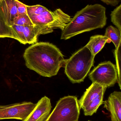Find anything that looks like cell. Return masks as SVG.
<instances>
[{"label": "cell", "mask_w": 121, "mask_h": 121, "mask_svg": "<svg viewBox=\"0 0 121 121\" xmlns=\"http://www.w3.org/2000/svg\"><path fill=\"white\" fill-rule=\"evenodd\" d=\"M27 10L28 15L33 25L40 29V35L51 33L55 29L62 30L72 19L60 9L52 11L37 5H27Z\"/></svg>", "instance_id": "3"}, {"label": "cell", "mask_w": 121, "mask_h": 121, "mask_svg": "<svg viewBox=\"0 0 121 121\" xmlns=\"http://www.w3.org/2000/svg\"><path fill=\"white\" fill-rule=\"evenodd\" d=\"M101 0L108 5H111L113 6H116L121 2V0Z\"/></svg>", "instance_id": "19"}, {"label": "cell", "mask_w": 121, "mask_h": 121, "mask_svg": "<svg viewBox=\"0 0 121 121\" xmlns=\"http://www.w3.org/2000/svg\"><path fill=\"white\" fill-rule=\"evenodd\" d=\"M17 35L18 42L23 44H34L37 42L40 30L35 26H21L13 25L11 26Z\"/></svg>", "instance_id": "9"}, {"label": "cell", "mask_w": 121, "mask_h": 121, "mask_svg": "<svg viewBox=\"0 0 121 121\" xmlns=\"http://www.w3.org/2000/svg\"></svg>", "instance_id": "21"}, {"label": "cell", "mask_w": 121, "mask_h": 121, "mask_svg": "<svg viewBox=\"0 0 121 121\" xmlns=\"http://www.w3.org/2000/svg\"><path fill=\"white\" fill-rule=\"evenodd\" d=\"M92 82H96L106 87L113 86L118 82L116 66L111 61L99 63L89 74Z\"/></svg>", "instance_id": "7"}, {"label": "cell", "mask_w": 121, "mask_h": 121, "mask_svg": "<svg viewBox=\"0 0 121 121\" xmlns=\"http://www.w3.org/2000/svg\"><path fill=\"white\" fill-rule=\"evenodd\" d=\"M15 0L17 11L18 15L27 14V5L21 3L18 0Z\"/></svg>", "instance_id": "18"}, {"label": "cell", "mask_w": 121, "mask_h": 121, "mask_svg": "<svg viewBox=\"0 0 121 121\" xmlns=\"http://www.w3.org/2000/svg\"><path fill=\"white\" fill-rule=\"evenodd\" d=\"M0 14L6 25L11 27L18 15L15 0H2L0 1Z\"/></svg>", "instance_id": "12"}, {"label": "cell", "mask_w": 121, "mask_h": 121, "mask_svg": "<svg viewBox=\"0 0 121 121\" xmlns=\"http://www.w3.org/2000/svg\"><path fill=\"white\" fill-rule=\"evenodd\" d=\"M80 109L76 97L66 96L57 102L45 121H78Z\"/></svg>", "instance_id": "5"}, {"label": "cell", "mask_w": 121, "mask_h": 121, "mask_svg": "<svg viewBox=\"0 0 121 121\" xmlns=\"http://www.w3.org/2000/svg\"><path fill=\"white\" fill-rule=\"evenodd\" d=\"M111 16L112 22L121 32V4L112 12Z\"/></svg>", "instance_id": "16"}, {"label": "cell", "mask_w": 121, "mask_h": 121, "mask_svg": "<svg viewBox=\"0 0 121 121\" xmlns=\"http://www.w3.org/2000/svg\"><path fill=\"white\" fill-rule=\"evenodd\" d=\"M36 105L31 102H23L7 105H0V120H24Z\"/></svg>", "instance_id": "8"}, {"label": "cell", "mask_w": 121, "mask_h": 121, "mask_svg": "<svg viewBox=\"0 0 121 121\" xmlns=\"http://www.w3.org/2000/svg\"><path fill=\"white\" fill-rule=\"evenodd\" d=\"M52 108L50 99L45 96L38 102L33 110L22 121H45Z\"/></svg>", "instance_id": "10"}, {"label": "cell", "mask_w": 121, "mask_h": 121, "mask_svg": "<svg viewBox=\"0 0 121 121\" xmlns=\"http://www.w3.org/2000/svg\"><path fill=\"white\" fill-rule=\"evenodd\" d=\"M94 56L86 46L74 53L69 59L65 60V73L73 83L84 81L94 65Z\"/></svg>", "instance_id": "4"}, {"label": "cell", "mask_w": 121, "mask_h": 121, "mask_svg": "<svg viewBox=\"0 0 121 121\" xmlns=\"http://www.w3.org/2000/svg\"><path fill=\"white\" fill-rule=\"evenodd\" d=\"M9 38L18 41V38L12 28L6 25L0 14V38Z\"/></svg>", "instance_id": "15"}, {"label": "cell", "mask_w": 121, "mask_h": 121, "mask_svg": "<svg viewBox=\"0 0 121 121\" xmlns=\"http://www.w3.org/2000/svg\"><path fill=\"white\" fill-rule=\"evenodd\" d=\"M23 57L27 68L46 77L57 75L65 61L60 50L48 42L33 44L25 50Z\"/></svg>", "instance_id": "1"}, {"label": "cell", "mask_w": 121, "mask_h": 121, "mask_svg": "<svg viewBox=\"0 0 121 121\" xmlns=\"http://www.w3.org/2000/svg\"><path fill=\"white\" fill-rule=\"evenodd\" d=\"M107 87L92 82L87 89L79 100L80 108L84 111L85 116H92L96 113L103 102V99Z\"/></svg>", "instance_id": "6"}, {"label": "cell", "mask_w": 121, "mask_h": 121, "mask_svg": "<svg viewBox=\"0 0 121 121\" xmlns=\"http://www.w3.org/2000/svg\"><path fill=\"white\" fill-rule=\"evenodd\" d=\"M103 104L110 113L112 121H121V92H114Z\"/></svg>", "instance_id": "11"}, {"label": "cell", "mask_w": 121, "mask_h": 121, "mask_svg": "<svg viewBox=\"0 0 121 121\" xmlns=\"http://www.w3.org/2000/svg\"><path fill=\"white\" fill-rule=\"evenodd\" d=\"M1 0H0V1H1Z\"/></svg>", "instance_id": "20"}, {"label": "cell", "mask_w": 121, "mask_h": 121, "mask_svg": "<svg viewBox=\"0 0 121 121\" xmlns=\"http://www.w3.org/2000/svg\"><path fill=\"white\" fill-rule=\"evenodd\" d=\"M111 40L104 35H97L92 36L86 47L95 56L104 47L106 43H110Z\"/></svg>", "instance_id": "13"}, {"label": "cell", "mask_w": 121, "mask_h": 121, "mask_svg": "<svg viewBox=\"0 0 121 121\" xmlns=\"http://www.w3.org/2000/svg\"><path fill=\"white\" fill-rule=\"evenodd\" d=\"M106 8L101 4L88 5L76 13L62 30L61 39L67 40L106 25Z\"/></svg>", "instance_id": "2"}, {"label": "cell", "mask_w": 121, "mask_h": 121, "mask_svg": "<svg viewBox=\"0 0 121 121\" xmlns=\"http://www.w3.org/2000/svg\"><path fill=\"white\" fill-rule=\"evenodd\" d=\"M13 25L21 26H34L27 14L18 15L13 21Z\"/></svg>", "instance_id": "17"}, {"label": "cell", "mask_w": 121, "mask_h": 121, "mask_svg": "<svg viewBox=\"0 0 121 121\" xmlns=\"http://www.w3.org/2000/svg\"></svg>", "instance_id": "22"}, {"label": "cell", "mask_w": 121, "mask_h": 121, "mask_svg": "<svg viewBox=\"0 0 121 121\" xmlns=\"http://www.w3.org/2000/svg\"><path fill=\"white\" fill-rule=\"evenodd\" d=\"M121 32L117 28L112 26H108L106 29L104 36L108 37L115 45L117 50L121 47Z\"/></svg>", "instance_id": "14"}]
</instances>
